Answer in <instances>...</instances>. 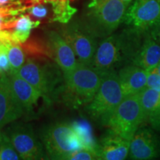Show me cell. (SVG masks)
I'll use <instances>...</instances> for the list:
<instances>
[{"label": "cell", "mask_w": 160, "mask_h": 160, "mask_svg": "<svg viewBox=\"0 0 160 160\" xmlns=\"http://www.w3.org/2000/svg\"><path fill=\"white\" fill-rule=\"evenodd\" d=\"M127 6L123 0H91L80 22L93 36L104 39L123 21Z\"/></svg>", "instance_id": "1"}, {"label": "cell", "mask_w": 160, "mask_h": 160, "mask_svg": "<svg viewBox=\"0 0 160 160\" xmlns=\"http://www.w3.org/2000/svg\"><path fill=\"white\" fill-rule=\"evenodd\" d=\"M142 124V110L137 94L124 97L105 125L111 133L131 141Z\"/></svg>", "instance_id": "2"}, {"label": "cell", "mask_w": 160, "mask_h": 160, "mask_svg": "<svg viewBox=\"0 0 160 160\" xmlns=\"http://www.w3.org/2000/svg\"><path fill=\"white\" fill-rule=\"evenodd\" d=\"M66 93L79 103H90L101 85L103 74L91 65L78 62L73 71L64 74Z\"/></svg>", "instance_id": "3"}, {"label": "cell", "mask_w": 160, "mask_h": 160, "mask_svg": "<svg viewBox=\"0 0 160 160\" xmlns=\"http://www.w3.org/2000/svg\"><path fill=\"white\" fill-rule=\"evenodd\" d=\"M124 97L118 74L114 71L107 72L103 74L99 88L88 110L92 117L105 124Z\"/></svg>", "instance_id": "4"}, {"label": "cell", "mask_w": 160, "mask_h": 160, "mask_svg": "<svg viewBox=\"0 0 160 160\" xmlns=\"http://www.w3.org/2000/svg\"><path fill=\"white\" fill-rule=\"evenodd\" d=\"M128 39L122 35L112 34L104 38L98 44L92 67L102 74L114 71L113 68L119 64L124 57L133 58V52Z\"/></svg>", "instance_id": "5"}, {"label": "cell", "mask_w": 160, "mask_h": 160, "mask_svg": "<svg viewBox=\"0 0 160 160\" xmlns=\"http://www.w3.org/2000/svg\"><path fill=\"white\" fill-rule=\"evenodd\" d=\"M44 142L50 160H63L83 150L71 125L66 123L50 127L44 136Z\"/></svg>", "instance_id": "6"}, {"label": "cell", "mask_w": 160, "mask_h": 160, "mask_svg": "<svg viewBox=\"0 0 160 160\" xmlns=\"http://www.w3.org/2000/svg\"><path fill=\"white\" fill-rule=\"evenodd\" d=\"M62 36L70 44L78 58V62L92 66L97 51V37L82 25L80 21H73L64 28Z\"/></svg>", "instance_id": "7"}, {"label": "cell", "mask_w": 160, "mask_h": 160, "mask_svg": "<svg viewBox=\"0 0 160 160\" xmlns=\"http://www.w3.org/2000/svg\"><path fill=\"white\" fill-rule=\"evenodd\" d=\"M124 20L134 29L150 31L160 22V0H134Z\"/></svg>", "instance_id": "8"}, {"label": "cell", "mask_w": 160, "mask_h": 160, "mask_svg": "<svg viewBox=\"0 0 160 160\" xmlns=\"http://www.w3.org/2000/svg\"><path fill=\"white\" fill-rule=\"evenodd\" d=\"M8 137L22 160H48L42 145L31 129L18 126L12 130Z\"/></svg>", "instance_id": "9"}, {"label": "cell", "mask_w": 160, "mask_h": 160, "mask_svg": "<svg viewBox=\"0 0 160 160\" xmlns=\"http://www.w3.org/2000/svg\"><path fill=\"white\" fill-rule=\"evenodd\" d=\"M131 160H153L160 157V137L152 130L140 128L130 141Z\"/></svg>", "instance_id": "10"}, {"label": "cell", "mask_w": 160, "mask_h": 160, "mask_svg": "<svg viewBox=\"0 0 160 160\" xmlns=\"http://www.w3.org/2000/svg\"><path fill=\"white\" fill-rule=\"evenodd\" d=\"M47 43L53 59L63 72L67 74L73 71L77 65L76 54L70 44L62 36L54 31L47 33Z\"/></svg>", "instance_id": "11"}, {"label": "cell", "mask_w": 160, "mask_h": 160, "mask_svg": "<svg viewBox=\"0 0 160 160\" xmlns=\"http://www.w3.org/2000/svg\"><path fill=\"white\" fill-rule=\"evenodd\" d=\"M23 112L12 93L8 77L0 75V129L19 119Z\"/></svg>", "instance_id": "12"}, {"label": "cell", "mask_w": 160, "mask_h": 160, "mask_svg": "<svg viewBox=\"0 0 160 160\" xmlns=\"http://www.w3.org/2000/svg\"><path fill=\"white\" fill-rule=\"evenodd\" d=\"M10 86L13 97L24 111H30L37 105L42 93L18 73H10Z\"/></svg>", "instance_id": "13"}, {"label": "cell", "mask_w": 160, "mask_h": 160, "mask_svg": "<svg viewBox=\"0 0 160 160\" xmlns=\"http://www.w3.org/2000/svg\"><path fill=\"white\" fill-rule=\"evenodd\" d=\"M17 73L38 90L42 95L49 93L51 83L48 72L35 59L29 58L26 60Z\"/></svg>", "instance_id": "14"}, {"label": "cell", "mask_w": 160, "mask_h": 160, "mask_svg": "<svg viewBox=\"0 0 160 160\" xmlns=\"http://www.w3.org/2000/svg\"><path fill=\"white\" fill-rule=\"evenodd\" d=\"M118 77L124 97L139 94L147 87L148 71L133 64L123 67Z\"/></svg>", "instance_id": "15"}, {"label": "cell", "mask_w": 160, "mask_h": 160, "mask_svg": "<svg viewBox=\"0 0 160 160\" xmlns=\"http://www.w3.org/2000/svg\"><path fill=\"white\" fill-rule=\"evenodd\" d=\"M129 148V140L111 133L101 140L97 152L102 160H125Z\"/></svg>", "instance_id": "16"}, {"label": "cell", "mask_w": 160, "mask_h": 160, "mask_svg": "<svg viewBox=\"0 0 160 160\" xmlns=\"http://www.w3.org/2000/svg\"><path fill=\"white\" fill-rule=\"evenodd\" d=\"M133 64L146 71L156 68L160 63V44L150 33H146L139 51L133 59Z\"/></svg>", "instance_id": "17"}, {"label": "cell", "mask_w": 160, "mask_h": 160, "mask_svg": "<svg viewBox=\"0 0 160 160\" xmlns=\"http://www.w3.org/2000/svg\"><path fill=\"white\" fill-rule=\"evenodd\" d=\"M39 21H33L28 15H22L13 22L11 31L13 40L18 44L25 43L31 34V30L39 25Z\"/></svg>", "instance_id": "18"}, {"label": "cell", "mask_w": 160, "mask_h": 160, "mask_svg": "<svg viewBox=\"0 0 160 160\" xmlns=\"http://www.w3.org/2000/svg\"><path fill=\"white\" fill-rule=\"evenodd\" d=\"M71 126L77 134L83 150L98 151V145L96 142L93 131L88 122L84 120H79L72 123Z\"/></svg>", "instance_id": "19"}, {"label": "cell", "mask_w": 160, "mask_h": 160, "mask_svg": "<svg viewBox=\"0 0 160 160\" xmlns=\"http://www.w3.org/2000/svg\"><path fill=\"white\" fill-rule=\"evenodd\" d=\"M143 113L144 123L148 122L150 116L160 106V93L146 87L138 94Z\"/></svg>", "instance_id": "20"}, {"label": "cell", "mask_w": 160, "mask_h": 160, "mask_svg": "<svg viewBox=\"0 0 160 160\" xmlns=\"http://www.w3.org/2000/svg\"><path fill=\"white\" fill-rule=\"evenodd\" d=\"M8 48V56L11 65V73H17L25 62V52L21 45L14 42L5 43Z\"/></svg>", "instance_id": "21"}, {"label": "cell", "mask_w": 160, "mask_h": 160, "mask_svg": "<svg viewBox=\"0 0 160 160\" xmlns=\"http://www.w3.org/2000/svg\"><path fill=\"white\" fill-rule=\"evenodd\" d=\"M52 10L53 20L61 23H68L76 13V8L70 4L69 0H53Z\"/></svg>", "instance_id": "22"}, {"label": "cell", "mask_w": 160, "mask_h": 160, "mask_svg": "<svg viewBox=\"0 0 160 160\" xmlns=\"http://www.w3.org/2000/svg\"><path fill=\"white\" fill-rule=\"evenodd\" d=\"M24 45L22 48L24 51L27 54L31 55L34 58L39 59H52V55L50 51L49 47L48 45L47 42L45 44L39 41L31 40V41L26 42L25 43L22 44Z\"/></svg>", "instance_id": "23"}, {"label": "cell", "mask_w": 160, "mask_h": 160, "mask_svg": "<svg viewBox=\"0 0 160 160\" xmlns=\"http://www.w3.org/2000/svg\"><path fill=\"white\" fill-rule=\"evenodd\" d=\"M0 160H22L8 136L0 133Z\"/></svg>", "instance_id": "24"}, {"label": "cell", "mask_w": 160, "mask_h": 160, "mask_svg": "<svg viewBox=\"0 0 160 160\" xmlns=\"http://www.w3.org/2000/svg\"><path fill=\"white\" fill-rule=\"evenodd\" d=\"M20 10L10 7L0 8V31L6 29H11L15 21V17Z\"/></svg>", "instance_id": "25"}, {"label": "cell", "mask_w": 160, "mask_h": 160, "mask_svg": "<svg viewBox=\"0 0 160 160\" xmlns=\"http://www.w3.org/2000/svg\"><path fill=\"white\" fill-rule=\"evenodd\" d=\"M63 160H102L97 152L89 150H80Z\"/></svg>", "instance_id": "26"}, {"label": "cell", "mask_w": 160, "mask_h": 160, "mask_svg": "<svg viewBox=\"0 0 160 160\" xmlns=\"http://www.w3.org/2000/svg\"><path fill=\"white\" fill-rule=\"evenodd\" d=\"M11 73V65L8 56V48L0 42V75Z\"/></svg>", "instance_id": "27"}, {"label": "cell", "mask_w": 160, "mask_h": 160, "mask_svg": "<svg viewBox=\"0 0 160 160\" xmlns=\"http://www.w3.org/2000/svg\"><path fill=\"white\" fill-rule=\"evenodd\" d=\"M28 12L32 17L38 18V19H44L48 16L49 10L47 6L43 4H37V5H32L31 8H29L28 9Z\"/></svg>", "instance_id": "28"}, {"label": "cell", "mask_w": 160, "mask_h": 160, "mask_svg": "<svg viewBox=\"0 0 160 160\" xmlns=\"http://www.w3.org/2000/svg\"><path fill=\"white\" fill-rule=\"evenodd\" d=\"M147 87L160 93V76L156 68L148 72Z\"/></svg>", "instance_id": "29"}, {"label": "cell", "mask_w": 160, "mask_h": 160, "mask_svg": "<svg viewBox=\"0 0 160 160\" xmlns=\"http://www.w3.org/2000/svg\"><path fill=\"white\" fill-rule=\"evenodd\" d=\"M148 122L152 128L160 132V106L150 116Z\"/></svg>", "instance_id": "30"}, {"label": "cell", "mask_w": 160, "mask_h": 160, "mask_svg": "<svg viewBox=\"0 0 160 160\" xmlns=\"http://www.w3.org/2000/svg\"><path fill=\"white\" fill-rule=\"evenodd\" d=\"M150 34L160 44V22L149 31Z\"/></svg>", "instance_id": "31"}, {"label": "cell", "mask_w": 160, "mask_h": 160, "mask_svg": "<svg viewBox=\"0 0 160 160\" xmlns=\"http://www.w3.org/2000/svg\"><path fill=\"white\" fill-rule=\"evenodd\" d=\"M12 0H0V8L5 7L8 4H9Z\"/></svg>", "instance_id": "32"}, {"label": "cell", "mask_w": 160, "mask_h": 160, "mask_svg": "<svg viewBox=\"0 0 160 160\" xmlns=\"http://www.w3.org/2000/svg\"><path fill=\"white\" fill-rule=\"evenodd\" d=\"M156 70H157V71L158 72V73H159V76H160V63L157 65V67L156 68Z\"/></svg>", "instance_id": "33"}, {"label": "cell", "mask_w": 160, "mask_h": 160, "mask_svg": "<svg viewBox=\"0 0 160 160\" xmlns=\"http://www.w3.org/2000/svg\"><path fill=\"white\" fill-rule=\"evenodd\" d=\"M123 1H125V2H128L131 1V0H123Z\"/></svg>", "instance_id": "34"}, {"label": "cell", "mask_w": 160, "mask_h": 160, "mask_svg": "<svg viewBox=\"0 0 160 160\" xmlns=\"http://www.w3.org/2000/svg\"><path fill=\"white\" fill-rule=\"evenodd\" d=\"M0 133H1V131H0Z\"/></svg>", "instance_id": "35"}]
</instances>
